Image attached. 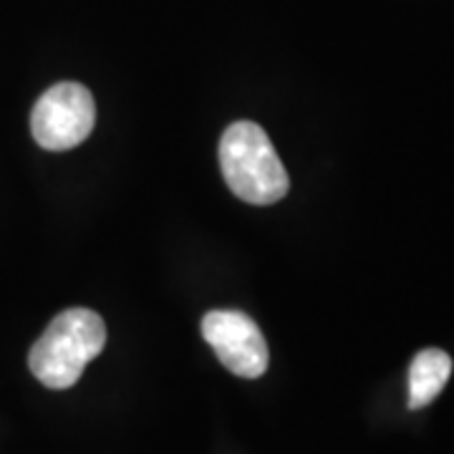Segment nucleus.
Returning <instances> with one entry per match:
<instances>
[{
	"mask_svg": "<svg viewBox=\"0 0 454 454\" xmlns=\"http://www.w3.org/2000/svg\"><path fill=\"white\" fill-rule=\"evenodd\" d=\"M106 346V324L89 309L59 313L28 354L31 373L49 389H71Z\"/></svg>",
	"mask_w": 454,
	"mask_h": 454,
	"instance_id": "1",
	"label": "nucleus"
},
{
	"mask_svg": "<svg viewBox=\"0 0 454 454\" xmlns=\"http://www.w3.org/2000/svg\"><path fill=\"white\" fill-rule=\"evenodd\" d=\"M220 167L227 187L250 205H273L288 195V169L255 121L227 127L220 139Z\"/></svg>",
	"mask_w": 454,
	"mask_h": 454,
	"instance_id": "2",
	"label": "nucleus"
},
{
	"mask_svg": "<svg viewBox=\"0 0 454 454\" xmlns=\"http://www.w3.org/2000/svg\"><path fill=\"white\" fill-rule=\"evenodd\" d=\"M97 124V104L91 91L76 82L51 86L31 112L33 139L49 152L74 149Z\"/></svg>",
	"mask_w": 454,
	"mask_h": 454,
	"instance_id": "3",
	"label": "nucleus"
},
{
	"mask_svg": "<svg viewBox=\"0 0 454 454\" xmlns=\"http://www.w3.org/2000/svg\"><path fill=\"white\" fill-rule=\"evenodd\" d=\"M202 336L227 372L258 379L268 372L270 354L258 324L240 310H210L202 318Z\"/></svg>",
	"mask_w": 454,
	"mask_h": 454,
	"instance_id": "4",
	"label": "nucleus"
},
{
	"mask_svg": "<svg viewBox=\"0 0 454 454\" xmlns=\"http://www.w3.org/2000/svg\"><path fill=\"white\" fill-rule=\"evenodd\" d=\"M452 376V358L442 348H424L409 366V409H424L437 399Z\"/></svg>",
	"mask_w": 454,
	"mask_h": 454,
	"instance_id": "5",
	"label": "nucleus"
}]
</instances>
